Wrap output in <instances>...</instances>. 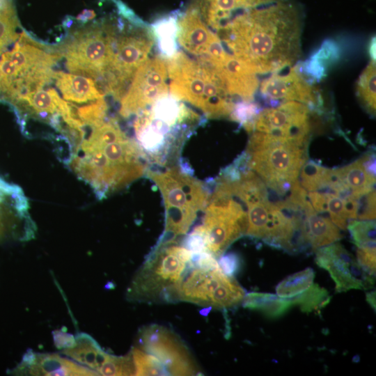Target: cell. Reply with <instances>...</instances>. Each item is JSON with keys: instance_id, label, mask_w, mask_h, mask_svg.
<instances>
[{"instance_id": "7402d4cb", "label": "cell", "mask_w": 376, "mask_h": 376, "mask_svg": "<svg viewBox=\"0 0 376 376\" xmlns=\"http://www.w3.org/2000/svg\"><path fill=\"white\" fill-rule=\"evenodd\" d=\"M62 354L97 373L110 354L104 351L93 338L85 333L78 334L74 345L63 350Z\"/></svg>"}, {"instance_id": "ffe728a7", "label": "cell", "mask_w": 376, "mask_h": 376, "mask_svg": "<svg viewBox=\"0 0 376 376\" xmlns=\"http://www.w3.org/2000/svg\"><path fill=\"white\" fill-rule=\"evenodd\" d=\"M55 85L64 100L77 104H88L104 97V94L91 77L54 71Z\"/></svg>"}, {"instance_id": "d6986e66", "label": "cell", "mask_w": 376, "mask_h": 376, "mask_svg": "<svg viewBox=\"0 0 376 376\" xmlns=\"http://www.w3.org/2000/svg\"><path fill=\"white\" fill-rule=\"evenodd\" d=\"M279 0H194L191 3L208 27L218 31L237 13Z\"/></svg>"}, {"instance_id": "8fae6325", "label": "cell", "mask_w": 376, "mask_h": 376, "mask_svg": "<svg viewBox=\"0 0 376 376\" xmlns=\"http://www.w3.org/2000/svg\"><path fill=\"white\" fill-rule=\"evenodd\" d=\"M244 289L219 266L203 267L190 262L179 284L177 300L216 308L234 306L243 301Z\"/></svg>"}, {"instance_id": "7c38bea8", "label": "cell", "mask_w": 376, "mask_h": 376, "mask_svg": "<svg viewBox=\"0 0 376 376\" xmlns=\"http://www.w3.org/2000/svg\"><path fill=\"white\" fill-rule=\"evenodd\" d=\"M169 77L166 60L147 58L138 68L127 92L120 100V114L129 117L148 108L168 93Z\"/></svg>"}, {"instance_id": "f6af8a7d", "label": "cell", "mask_w": 376, "mask_h": 376, "mask_svg": "<svg viewBox=\"0 0 376 376\" xmlns=\"http://www.w3.org/2000/svg\"><path fill=\"white\" fill-rule=\"evenodd\" d=\"M96 16L97 14L94 10L84 9L75 18V19L80 24H85L94 19Z\"/></svg>"}, {"instance_id": "52a82bcc", "label": "cell", "mask_w": 376, "mask_h": 376, "mask_svg": "<svg viewBox=\"0 0 376 376\" xmlns=\"http://www.w3.org/2000/svg\"><path fill=\"white\" fill-rule=\"evenodd\" d=\"M117 32L114 56L101 89L120 101L135 73L154 45L150 26L120 0H117Z\"/></svg>"}, {"instance_id": "60d3db41", "label": "cell", "mask_w": 376, "mask_h": 376, "mask_svg": "<svg viewBox=\"0 0 376 376\" xmlns=\"http://www.w3.org/2000/svg\"><path fill=\"white\" fill-rule=\"evenodd\" d=\"M221 271L228 276H233L240 267L239 256L233 253L221 256L218 263Z\"/></svg>"}, {"instance_id": "ee69618b", "label": "cell", "mask_w": 376, "mask_h": 376, "mask_svg": "<svg viewBox=\"0 0 376 376\" xmlns=\"http://www.w3.org/2000/svg\"><path fill=\"white\" fill-rule=\"evenodd\" d=\"M366 171L371 176L375 178V155L368 152L360 158Z\"/></svg>"}, {"instance_id": "9a60e30c", "label": "cell", "mask_w": 376, "mask_h": 376, "mask_svg": "<svg viewBox=\"0 0 376 376\" xmlns=\"http://www.w3.org/2000/svg\"><path fill=\"white\" fill-rule=\"evenodd\" d=\"M316 251L317 265L329 272L337 292L366 290L373 286L375 276L367 273L340 243L334 242Z\"/></svg>"}, {"instance_id": "cb8c5ba5", "label": "cell", "mask_w": 376, "mask_h": 376, "mask_svg": "<svg viewBox=\"0 0 376 376\" xmlns=\"http://www.w3.org/2000/svg\"><path fill=\"white\" fill-rule=\"evenodd\" d=\"M245 308L262 313L267 318L283 316L293 306L290 298L265 292H251L244 296Z\"/></svg>"}, {"instance_id": "d6a6232c", "label": "cell", "mask_w": 376, "mask_h": 376, "mask_svg": "<svg viewBox=\"0 0 376 376\" xmlns=\"http://www.w3.org/2000/svg\"><path fill=\"white\" fill-rule=\"evenodd\" d=\"M329 171L314 161H308L300 171L299 183L307 191H319L325 185Z\"/></svg>"}, {"instance_id": "f546056e", "label": "cell", "mask_w": 376, "mask_h": 376, "mask_svg": "<svg viewBox=\"0 0 376 376\" xmlns=\"http://www.w3.org/2000/svg\"><path fill=\"white\" fill-rule=\"evenodd\" d=\"M314 277V271L310 267L291 274L278 284L276 294L283 298L293 297L308 288L313 284Z\"/></svg>"}, {"instance_id": "e575fe53", "label": "cell", "mask_w": 376, "mask_h": 376, "mask_svg": "<svg viewBox=\"0 0 376 376\" xmlns=\"http://www.w3.org/2000/svg\"><path fill=\"white\" fill-rule=\"evenodd\" d=\"M98 373L104 376L135 375L131 353L124 357L109 354L99 369Z\"/></svg>"}, {"instance_id": "bcb514c9", "label": "cell", "mask_w": 376, "mask_h": 376, "mask_svg": "<svg viewBox=\"0 0 376 376\" xmlns=\"http://www.w3.org/2000/svg\"><path fill=\"white\" fill-rule=\"evenodd\" d=\"M366 299L369 304L374 308L375 311V291H371L366 295Z\"/></svg>"}, {"instance_id": "8992f818", "label": "cell", "mask_w": 376, "mask_h": 376, "mask_svg": "<svg viewBox=\"0 0 376 376\" xmlns=\"http://www.w3.org/2000/svg\"><path fill=\"white\" fill-rule=\"evenodd\" d=\"M147 175L159 187L165 206V229L157 244L174 242L204 212L209 193L201 182L178 166L150 169Z\"/></svg>"}, {"instance_id": "2e32d148", "label": "cell", "mask_w": 376, "mask_h": 376, "mask_svg": "<svg viewBox=\"0 0 376 376\" xmlns=\"http://www.w3.org/2000/svg\"><path fill=\"white\" fill-rule=\"evenodd\" d=\"M262 95L271 101H296L310 109L320 102L318 91L301 74L292 68L285 74L275 73L264 79L260 85Z\"/></svg>"}, {"instance_id": "d4e9b609", "label": "cell", "mask_w": 376, "mask_h": 376, "mask_svg": "<svg viewBox=\"0 0 376 376\" xmlns=\"http://www.w3.org/2000/svg\"><path fill=\"white\" fill-rule=\"evenodd\" d=\"M334 170L337 177L357 196L375 187V178L368 173L360 159Z\"/></svg>"}, {"instance_id": "836d02e7", "label": "cell", "mask_w": 376, "mask_h": 376, "mask_svg": "<svg viewBox=\"0 0 376 376\" xmlns=\"http://www.w3.org/2000/svg\"><path fill=\"white\" fill-rule=\"evenodd\" d=\"M347 228L357 248L375 247V220L351 219Z\"/></svg>"}, {"instance_id": "ab89813d", "label": "cell", "mask_w": 376, "mask_h": 376, "mask_svg": "<svg viewBox=\"0 0 376 376\" xmlns=\"http://www.w3.org/2000/svg\"><path fill=\"white\" fill-rule=\"evenodd\" d=\"M182 246L193 253L207 251L202 232L196 227L192 233L187 235Z\"/></svg>"}, {"instance_id": "4fadbf2b", "label": "cell", "mask_w": 376, "mask_h": 376, "mask_svg": "<svg viewBox=\"0 0 376 376\" xmlns=\"http://www.w3.org/2000/svg\"><path fill=\"white\" fill-rule=\"evenodd\" d=\"M139 348L156 357L169 375H193L197 367L188 348L171 330L157 324L142 329Z\"/></svg>"}, {"instance_id": "484cf974", "label": "cell", "mask_w": 376, "mask_h": 376, "mask_svg": "<svg viewBox=\"0 0 376 376\" xmlns=\"http://www.w3.org/2000/svg\"><path fill=\"white\" fill-rule=\"evenodd\" d=\"M74 362L56 354L36 353V360L26 373L31 375H71Z\"/></svg>"}, {"instance_id": "7bdbcfd3", "label": "cell", "mask_w": 376, "mask_h": 376, "mask_svg": "<svg viewBox=\"0 0 376 376\" xmlns=\"http://www.w3.org/2000/svg\"><path fill=\"white\" fill-rule=\"evenodd\" d=\"M308 201L317 213H322L327 212V194L314 191H308Z\"/></svg>"}, {"instance_id": "83f0119b", "label": "cell", "mask_w": 376, "mask_h": 376, "mask_svg": "<svg viewBox=\"0 0 376 376\" xmlns=\"http://www.w3.org/2000/svg\"><path fill=\"white\" fill-rule=\"evenodd\" d=\"M270 205L271 201L268 199L246 207L247 235L264 240L270 221Z\"/></svg>"}, {"instance_id": "5bb4252c", "label": "cell", "mask_w": 376, "mask_h": 376, "mask_svg": "<svg viewBox=\"0 0 376 376\" xmlns=\"http://www.w3.org/2000/svg\"><path fill=\"white\" fill-rule=\"evenodd\" d=\"M311 130V109L296 101L260 111L253 124V131L284 136L304 147H306Z\"/></svg>"}, {"instance_id": "6da1fadb", "label": "cell", "mask_w": 376, "mask_h": 376, "mask_svg": "<svg viewBox=\"0 0 376 376\" xmlns=\"http://www.w3.org/2000/svg\"><path fill=\"white\" fill-rule=\"evenodd\" d=\"M301 27L296 5L279 0L236 14L217 32L231 54L257 74H265L295 63Z\"/></svg>"}, {"instance_id": "277c9868", "label": "cell", "mask_w": 376, "mask_h": 376, "mask_svg": "<svg viewBox=\"0 0 376 376\" xmlns=\"http://www.w3.org/2000/svg\"><path fill=\"white\" fill-rule=\"evenodd\" d=\"M62 56L58 47L19 33L12 49L0 58V97L8 102L42 88L54 80L52 67Z\"/></svg>"}, {"instance_id": "b9f144b4", "label": "cell", "mask_w": 376, "mask_h": 376, "mask_svg": "<svg viewBox=\"0 0 376 376\" xmlns=\"http://www.w3.org/2000/svg\"><path fill=\"white\" fill-rule=\"evenodd\" d=\"M52 336L54 344L58 350L71 347L75 343V337L63 330H54Z\"/></svg>"}, {"instance_id": "603a6c76", "label": "cell", "mask_w": 376, "mask_h": 376, "mask_svg": "<svg viewBox=\"0 0 376 376\" xmlns=\"http://www.w3.org/2000/svg\"><path fill=\"white\" fill-rule=\"evenodd\" d=\"M180 11L166 15L156 19L150 29L154 36L155 42L164 58H170L178 52V16Z\"/></svg>"}, {"instance_id": "f1b7e54d", "label": "cell", "mask_w": 376, "mask_h": 376, "mask_svg": "<svg viewBox=\"0 0 376 376\" xmlns=\"http://www.w3.org/2000/svg\"><path fill=\"white\" fill-rule=\"evenodd\" d=\"M375 60L369 62L357 82V95L363 107L371 115H375L376 104Z\"/></svg>"}, {"instance_id": "30bf717a", "label": "cell", "mask_w": 376, "mask_h": 376, "mask_svg": "<svg viewBox=\"0 0 376 376\" xmlns=\"http://www.w3.org/2000/svg\"><path fill=\"white\" fill-rule=\"evenodd\" d=\"M247 226L246 206L226 181L217 180L203 222L197 226L204 236L207 251L215 258L221 256L234 241L246 234Z\"/></svg>"}, {"instance_id": "4dcf8cb0", "label": "cell", "mask_w": 376, "mask_h": 376, "mask_svg": "<svg viewBox=\"0 0 376 376\" xmlns=\"http://www.w3.org/2000/svg\"><path fill=\"white\" fill-rule=\"evenodd\" d=\"M135 375H169L162 363L154 355L134 347L130 352Z\"/></svg>"}, {"instance_id": "1f68e13d", "label": "cell", "mask_w": 376, "mask_h": 376, "mask_svg": "<svg viewBox=\"0 0 376 376\" xmlns=\"http://www.w3.org/2000/svg\"><path fill=\"white\" fill-rule=\"evenodd\" d=\"M293 305H297L304 312H311L322 308L329 301L328 292L318 284H312L301 293L290 298Z\"/></svg>"}, {"instance_id": "f35d334b", "label": "cell", "mask_w": 376, "mask_h": 376, "mask_svg": "<svg viewBox=\"0 0 376 376\" xmlns=\"http://www.w3.org/2000/svg\"><path fill=\"white\" fill-rule=\"evenodd\" d=\"M357 260L367 273L373 276L375 275V247L358 248Z\"/></svg>"}, {"instance_id": "4316f807", "label": "cell", "mask_w": 376, "mask_h": 376, "mask_svg": "<svg viewBox=\"0 0 376 376\" xmlns=\"http://www.w3.org/2000/svg\"><path fill=\"white\" fill-rule=\"evenodd\" d=\"M19 27L14 0H0V54L18 38Z\"/></svg>"}, {"instance_id": "74e56055", "label": "cell", "mask_w": 376, "mask_h": 376, "mask_svg": "<svg viewBox=\"0 0 376 376\" xmlns=\"http://www.w3.org/2000/svg\"><path fill=\"white\" fill-rule=\"evenodd\" d=\"M356 219L375 220V190L363 193L356 198Z\"/></svg>"}, {"instance_id": "d590c367", "label": "cell", "mask_w": 376, "mask_h": 376, "mask_svg": "<svg viewBox=\"0 0 376 376\" xmlns=\"http://www.w3.org/2000/svg\"><path fill=\"white\" fill-rule=\"evenodd\" d=\"M260 111L257 104L248 101H242L235 103L229 117L240 123L247 132H251L253 121Z\"/></svg>"}, {"instance_id": "e0dca14e", "label": "cell", "mask_w": 376, "mask_h": 376, "mask_svg": "<svg viewBox=\"0 0 376 376\" xmlns=\"http://www.w3.org/2000/svg\"><path fill=\"white\" fill-rule=\"evenodd\" d=\"M208 61L231 97H237L242 101L253 100L259 81L257 73L246 64L228 52L219 61Z\"/></svg>"}, {"instance_id": "8d00e7d4", "label": "cell", "mask_w": 376, "mask_h": 376, "mask_svg": "<svg viewBox=\"0 0 376 376\" xmlns=\"http://www.w3.org/2000/svg\"><path fill=\"white\" fill-rule=\"evenodd\" d=\"M327 212L331 221L338 228L345 230L350 220L345 201L338 196L327 194Z\"/></svg>"}, {"instance_id": "ac0fdd59", "label": "cell", "mask_w": 376, "mask_h": 376, "mask_svg": "<svg viewBox=\"0 0 376 376\" xmlns=\"http://www.w3.org/2000/svg\"><path fill=\"white\" fill-rule=\"evenodd\" d=\"M178 24L179 45L196 57L205 56L217 34L210 31L193 5L180 12Z\"/></svg>"}, {"instance_id": "3957f363", "label": "cell", "mask_w": 376, "mask_h": 376, "mask_svg": "<svg viewBox=\"0 0 376 376\" xmlns=\"http://www.w3.org/2000/svg\"><path fill=\"white\" fill-rule=\"evenodd\" d=\"M166 62L172 95L200 109L207 118L230 116L235 103L205 56L194 59L178 51Z\"/></svg>"}, {"instance_id": "44dd1931", "label": "cell", "mask_w": 376, "mask_h": 376, "mask_svg": "<svg viewBox=\"0 0 376 376\" xmlns=\"http://www.w3.org/2000/svg\"><path fill=\"white\" fill-rule=\"evenodd\" d=\"M304 212L306 237L313 249L329 245L341 238L339 228L330 219L319 215L312 206Z\"/></svg>"}, {"instance_id": "7a4b0ae2", "label": "cell", "mask_w": 376, "mask_h": 376, "mask_svg": "<svg viewBox=\"0 0 376 376\" xmlns=\"http://www.w3.org/2000/svg\"><path fill=\"white\" fill-rule=\"evenodd\" d=\"M92 127L91 136L82 143L85 160L77 166L100 194L111 193L143 175L146 159L114 120Z\"/></svg>"}, {"instance_id": "9c48e42d", "label": "cell", "mask_w": 376, "mask_h": 376, "mask_svg": "<svg viewBox=\"0 0 376 376\" xmlns=\"http://www.w3.org/2000/svg\"><path fill=\"white\" fill-rule=\"evenodd\" d=\"M193 253L176 241L157 244L134 278L130 296L139 300H177L179 284Z\"/></svg>"}, {"instance_id": "5b68a950", "label": "cell", "mask_w": 376, "mask_h": 376, "mask_svg": "<svg viewBox=\"0 0 376 376\" xmlns=\"http://www.w3.org/2000/svg\"><path fill=\"white\" fill-rule=\"evenodd\" d=\"M116 10V15L79 24L58 47L66 68L72 74L92 78L100 89L114 56Z\"/></svg>"}, {"instance_id": "ba28073f", "label": "cell", "mask_w": 376, "mask_h": 376, "mask_svg": "<svg viewBox=\"0 0 376 376\" xmlns=\"http://www.w3.org/2000/svg\"><path fill=\"white\" fill-rule=\"evenodd\" d=\"M249 166L277 195L290 193L306 159V148L279 135L251 132Z\"/></svg>"}]
</instances>
